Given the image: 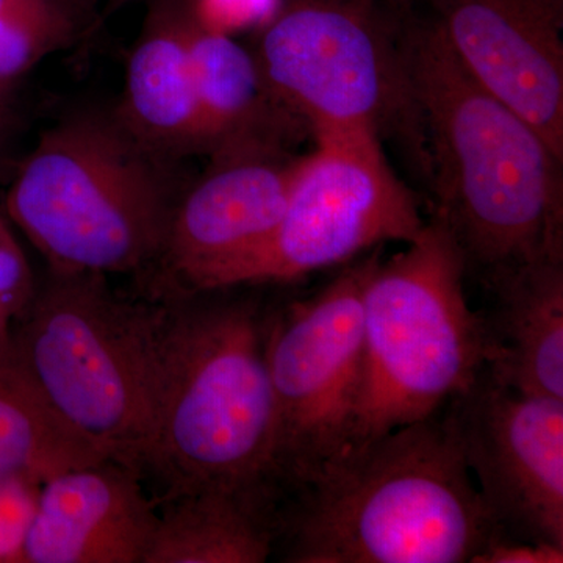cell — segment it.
<instances>
[{"mask_svg":"<svg viewBox=\"0 0 563 563\" xmlns=\"http://www.w3.org/2000/svg\"><path fill=\"white\" fill-rule=\"evenodd\" d=\"M106 277L52 272L21 314L9 352L69 424L139 473L150 443L163 310L121 298Z\"/></svg>","mask_w":563,"mask_h":563,"instance_id":"obj_6","label":"cell"},{"mask_svg":"<svg viewBox=\"0 0 563 563\" xmlns=\"http://www.w3.org/2000/svg\"><path fill=\"white\" fill-rule=\"evenodd\" d=\"M11 95L13 90L0 88V155L5 147L11 132V122H13V111H11Z\"/></svg>","mask_w":563,"mask_h":563,"instance_id":"obj_24","label":"cell"},{"mask_svg":"<svg viewBox=\"0 0 563 563\" xmlns=\"http://www.w3.org/2000/svg\"><path fill=\"white\" fill-rule=\"evenodd\" d=\"M11 318L9 313L3 310V307L0 306V347L9 346L10 344V335H9V322Z\"/></svg>","mask_w":563,"mask_h":563,"instance_id":"obj_25","label":"cell"},{"mask_svg":"<svg viewBox=\"0 0 563 563\" xmlns=\"http://www.w3.org/2000/svg\"><path fill=\"white\" fill-rule=\"evenodd\" d=\"M465 255L432 218L407 250L374 255L362 292V377L346 448L424 420L468 390L490 355L470 309ZM344 448V450H346Z\"/></svg>","mask_w":563,"mask_h":563,"instance_id":"obj_4","label":"cell"},{"mask_svg":"<svg viewBox=\"0 0 563 563\" xmlns=\"http://www.w3.org/2000/svg\"><path fill=\"white\" fill-rule=\"evenodd\" d=\"M79 21L65 0H0V88L13 90L40 62L68 47Z\"/></svg>","mask_w":563,"mask_h":563,"instance_id":"obj_19","label":"cell"},{"mask_svg":"<svg viewBox=\"0 0 563 563\" xmlns=\"http://www.w3.org/2000/svg\"><path fill=\"white\" fill-rule=\"evenodd\" d=\"M40 485L20 474H0V563H22Z\"/></svg>","mask_w":563,"mask_h":563,"instance_id":"obj_20","label":"cell"},{"mask_svg":"<svg viewBox=\"0 0 563 563\" xmlns=\"http://www.w3.org/2000/svg\"><path fill=\"white\" fill-rule=\"evenodd\" d=\"M185 0H155L124 77L118 120L154 154L203 152L201 113L185 33Z\"/></svg>","mask_w":563,"mask_h":563,"instance_id":"obj_15","label":"cell"},{"mask_svg":"<svg viewBox=\"0 0 563 563\" xmlns=\"http://www.w3.org/2000/svg\"><path fill=\"white\" fill-rule=\"evenodd\" d=\"M202 24L214 31L235 35L261 31L276 16L284 0H188Z\"/></svg>","mask_w":563,"mask_h":563,"instance_id":"obj_21","label":"cell"},{"mask_svg":"<svg viewBox=\"0 0 563 563\" xmlns=\"http://www.w3.org/2000/svg\"><path fill=\"white\" fill-rule=\"evenodd\" d=\"M563 547L528 542L498 532L472 563H562Z\"/></svg>","mask_w":563,"mask_h":563,"instance_id":"obj_23","label":"cell"},{"mask_svg":"<svg viewBox=\"0 0 563 563\" xmlns=\"http://www.w3.org/2000/svg\"><path fill=\"white\" fill-rule=\"evenodd\" d=\"M65 2L80 16L81 10L85 9V5H88L90 0H65Z\"/></svg>","mask_w":563,"mask_h":563,"instance_id":"obj_26","label":"cell"},{"mask_svg":"<svg viewBox=\"0 0 563 563\" xmlns=\"http://www.w3.org/2000/svg\"><path fill=\"white\" fill-rule=\"evenodd\" d=\"M380 0H284L254 51L277 101L317 129L395 135L428 176L401 46Z\"/></svg>","mask_w":563,"mask_h":563,"instance_id":"obj_7","label":"cell"},{"mask_svg":"<svg viewBox=\"0 0 563 563\" xmlns=\"http://www.w3.org/2000/svg\"><path fill=\"white\" fill-rule=\"evenodd\" d=\"M261 303L214 299L163 310L146 463L172 496L277 487L276 406Z\"/></svg>","mask_w":563,"mask_h":563,"instance_id":"obj_3","label":"cell"},{"mask_svg":"<svg viewBox=\"0 0 563 563\" xmlns=\"http://www.w3.org/2000/svg\"><path fill=\"white\" fill-rule=\"evenodd\" d=\"M485 279L495 310L484 314L490 340L485 372L523 395L563 399V262L501 269Z\"/></svg>","mask_w":563,"mask_h":563,"instance_id":"obj_16","label":"cell"},{"mask_svg":"<svg viewBox=\"0 0 563 563\" xmlns=\"http://www.w3.org/2000/svg\"><path fill=\"white\" fill-rule=\"evenodd\" d=\"M280 510L290 563H472L499 532L450 407L346 448Z\"/></svg>","mask_w":563,"mask_h":563,"instance_id":"obj_2","label":"cell"},{"mask_svg":"<svg viewBox=\"0 0 563 563\" xmlns=\"http://www.w3.org/2000/svg\"><path fill=\"white\" fill-rule=\"evenodd\" d=\"M132 0H110V11H114L120 9V7L125 5V3H131Z\"/></svg>","mask_w":563,"mask_h":563,"instance_id":"obj_28","label":"cell"},{"mask_svg":"<svg viewBox=\"0 0 563 563\" xmlns=\"http://www.w3.org/2000/svg\"><path fill=\"white\" fill-rule=\"evenodd\" d=\"M277 487L172 496L143 563H263L279 539Z\"/></svg>","mask_w":563,"mask_h":563,"instance_id":"obj_17","label":"cell"},{"mask_svg":"<svg viewBox=\"0 0 563 563\" xmlns=\"http://www.w3.org/2000/svg\"><path fill=\"white\" fill-rule=\"evenodd\" d=\"M9 346L0 347V474L43 484L69 470L110 461L46 401L11 361Z\"/></svg>","mask_w":563,"mask_h":563,"instance_id":"obj_18","label":"cell"},{"mask_svg":"<svg viewBox=\"0 0 563 563\" xmlns=\"http://www.w3.org/2000/svg\"><path fill=\"white\" fill-rule=\"evenodd\" d=\"M31 266L13 235L0 242V306L10 318L21 317L35 296Z\"/></svg>","mask_w":563,"mask_h":563,"instance_id":"obj_22","label":"cell"},{"mask_svg":"<svg viewBox=\"0 0 563 563\" xmlns=\"http://www.w3.org/2000/svg\"><path fill=\"white\" fill-rule=\"evenodd\" d=\"M9 235H11L9 228H7L5 222H3L2 217H0V242L5 240Z\"/></svg>","mask_w":563,"mask_h":563,"instance_id":"obj_27","label":"cell"},{"mask_svg":"<svg viewBox=\"0 0 563 563\" xmlns=\"http://www.w3.org/2000/svg\"><path fill=\"white\" fill-rule=\"evenodd\" d=\"M463 68L563 157V0H429Z\"/></svg>","mask_w":563,"mask_h":563,"instance_id":"obj_11","label":"cell"},{"mask_svg":"<svg viewBox=\"0 0 563 563\" xmlns=\"http://www.w3.org/2000/svg\"><path fill=\"white\" fill-rule=\"evenodd\" d=\"M299 157L251 150L213 157V166L174 206L163 252L203 290L222 269L261 246L279 222Z\"/></svg>","mask_w":563,"mask_h":563,"instance_id":"obj_12","label":"cell"},{"mask_svg":"<svg viewBox=\"0 0 563 563\" xmlns=\"http://www.w3.org/2000/svg\"><path fill=\"white\" fill-rule=\"evenodd\" d=\"M312 133L314 150L298 158L274 231L201 291L295 282L380 244L410 243L420 235L428 221L413 192L388 165L383 141L368 132Z\"/></svg>","mask_w":563,"mask_h":563,"instance_id":"obj_8","label":"cell"},{"mask_svg":"<svg viewBox=\"0 0 563 563\" xmlns=\"http://www.w3.org/2000/svg\"><path fill=\"white\" fill-rule=\"evenodd\" d=\"M428 152L433 214L466 265L487 274L563 262V157L492 95L431 16L399 21Z\"/></svg>","mask_w":563,"mask_h":563,"instance_id":"obj_1","label":"cell"},{"mask_svg":"<svg viewBox=\"0 0 563 563\" xmlns=\"http://www.w3.org/2000/svg\"><path fill=\"white\" fill-rule=\"evenodd\" d=\"M448 407L499 532L563 547V399L510 390L484 369Z\"/></svg>","mask_w":563,"mask_h":563,"instance_id":"obj_10","label":"cell"},{"mask_svg":"<svg viewBox=\"0 0 563 563\" xmlns=\"http://www.w3.org/2000/svg\"><path fill=\"white\" fill-rule=\"evenodd\" d=\"M376 255V254H374ZM374 255L268 317L266 362L276 406L274 472L291 490L347 444L362 377V292Z\"/></svg>","mask_w":563,"mask_h":563,"instance_id":"obj_9","label":"cell"},{"mask_svg":"<svg viewBox=\"0 0 563 563\" xmlns=\"http://www.w3.org/2000/svg\"><path fill=\"white\" fill-rule=\"evenodd\" d=\"M157 518L128 466L69 470L40 485L22 563H143Z\"/></svg>","mask_w":563,"mask_h":563,"instance_id":"obj_13","label":"cell"},{"mask_svg":"<svg viewBox=\"0 0 563 563\" xmlns=\"http://www.w3.org/2000/svg\"><path fill=\"white\" fill-rule=\"evenodd\" d=\"M161 158L118 117L66 118L21 163L7 211L52 272H135L163 252L172 220Z\"/></svg>","mask_w":563,"mask_h":563,"instance_id":"obj_5","label":"cell"},{"mask_svg":"<svg viewBox=\"0 0 563 563\" xmlns=\"http://www.w3.org/2000/svg\"><path fill=\"white\" fill-rule=\"evenodd\" d=\"M184 16L203 152L220 157L240 151H284L287 141L309 131L269 90L254 52L202 24L188 0Z\"/></svg>","mask_w":563,"mask_h":563,"instance_id":"obj_14","label":"cell"}]
</instances>
